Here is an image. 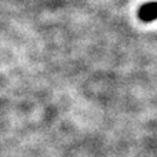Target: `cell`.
Listing matches in <instances>:
<instances>
[{
  "mask_svg": "<svg viewBox=\"0 0 157 157\" xmlns=\"http://www.w3.org/2000/svg\"><path fill=\"white\" fill-rule=\"evenodd\" d=\"M138 18L144 22H152L157 19V2L145 3L138 10Z\"/></svg>",
  "mask_w": 157,
  "mask_h": 157,
  "instance_id": "cell-1",
  "label": "cell"
}]
</instances>
